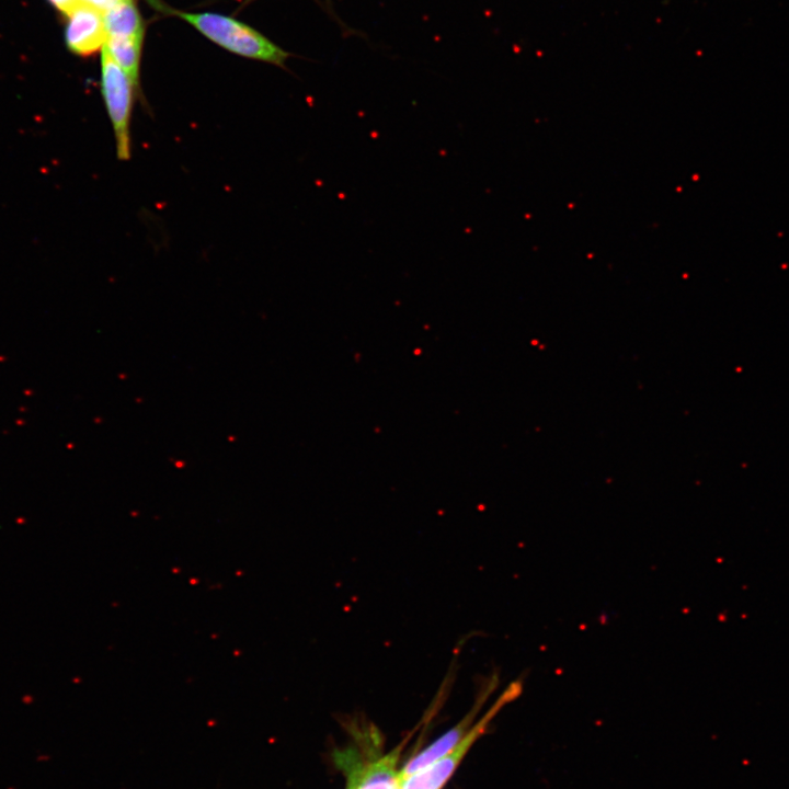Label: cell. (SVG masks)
<instances>
[{"label": "cell", "mask_w": 789, "mask_h": 789, "mask_svg": "<svg viewBox=\"0 0 789 789\" xmlns=\"http://www.w3.org/2000/svg\"><path fill=\"white\" fill-rule=\"evenodd\" d=\"M252 1H254V0H244V3H243V4H248V3L252 2Z\"/></svg>", "instance_id": "obj_11"}, {"label": "cell", "mask_w": 789, "mask_h": 789, "mask_svg": "<svg viewBox=\"0 0 789 789\" xmlns=\"http://www.w3.org/2000/svg\"><path fill=\"white\" fill-rule=\"evenodd\" d=\"M67 16L65 39L71 53L87 57L102 50L107 37L103 11L82 2Z\"/></svg>", "instance_id": "obj_5"}, {"label": "cell", "mask_w": 789, "mask_h": 789, "mask_svg": "<svg viewBox=\"0 0 789 789\" xmlns=\"http://www.w3.org/2000/svg\"><path fill=\"white\" fill-rule=\"evenodd\" d=\"M498 685V674H492L490 677H488L485 682L482 683L481 689L476 697V701L472 708L468 711V713L456 725L450 728L447 732L442 734L427 747L422 750L416 755L412 756L405 763V765L399 771L400 782L408 777L428 767L430 765L442 758L444 755H446L450 750H453L469 732V730L473 725V721L479 710L485 704L490 695L496 689Z\"/></svg>", "instance_id": "obj_4"}, {"label": "cell", "mask_w": 789, "mask_h": 789, "mask_svg": "<svg viewBox=\"0 0 789 789\" xmlns=\"http://www.w3.org/2000/svg\"><path fill=\"white\" fill-rule=\"evenodd\" d=\"M172 14L185 20L205 37L230 53L285 67L288 52L284 50L249 25L217 13H192L170 10Z\"/></svg>", "instance_id": "obj_1"}, {"label": "cell", "mask_w": 789, "mask_h": 789, "mask_svg": "<svg viewBox=\"0 0 789 789\" xmlns=\"http://www.w3.org/2000/svg\"><path fill=\"white\" fill-rule=\"evenodd\" d=\"M522 679H516L498 697L492 707L479 719L465 737L446 755L423 770L401 781V789H442L449 780L473 743L485 732L490 722L508 702L523 690Z\"/></svg>", "instance_id": "obj_2"}, {"label": "cell", "mask_w": 789, "mask_h": 789, "mask_svg": "<svg viewBox=\"0 0 789 789\" xmlns=\"http://www.w3.org/2000/svg\"><path fill=\"white\" fill-rule=\"evenodd\" d=\"M118 1L121 0H82V2L94 5L103 12Z\"/></svg>", "instance_id": "obj_10"}, {"label": "cell", "mask_w": 789, "mask_h": 789, "mask_svg": "<svg viewBox=\"0 0 789 789\" xmlns=\"http://www.w3.org/2000/svg\"><path fill=\"white\" fill-rule=\"evenodd\" d=\"M134 90L137 89L130 78L103 46L101 50V91L113 126L116 153L119 160L130 158Z\"/></svg>", "instance_id": "obj_3"}, {"label": "cell", "mask_w": 789, "mask_h": 789, "mask_svg": "<svg viewBox=\"0 0 789 789\" xmlns=\"http://www.w3.org/2000/svg\"><path fill=\"white\" fill-rule=\"evenodd\" d=\"M142 39L107 37L104 47L112 58L127 73L132 82L139 89V72Z\"/></svg>", "instance_id": "obj_8"}, {"label": "cell", "mask_w": 789, "mask_h": 789, "mask_svg": "<svg viewBox=\"0 0 789 789\" xmlns=\"http://www.w3.org/2000/svg\"><path fill=\"white\" fill-rule=\"evenodd\" d=\"M402 744L362 766L348 770L347 789H401L397 765L400 758Z\"/></svg>", "instance_id": "obj_6"}, {"label": "cell", "mask_w": 789, "mask_h": 789, "mask_svg": "<svg viewBox=\"0 0 789 789\" xmlns=\"http://www.w3.org/2000/svg\"><path fill=\"white\" fill-rule=\"evenodd\" d=\"M103 15L107 37L144 38L142 19L134 0H121L106 9Z\"/></svg>", "instance_id": "obj_7"}, {"label": "cell", "mask_w": 789, "mask_h": 789, "mask_svg": "<svg viewBox=\"0 0 789 789\" xmlns=\"http://www.w3.org/2000/svg\"><path fill=\"white\" fill-rule=\"evenodd\" d=\"M52 4L58 9L60 12H62L66 15H69L70 12L77 8L80 3H82V0H49Z\"/></svg>", "instance_id": "obj_9"}]
</instances>
